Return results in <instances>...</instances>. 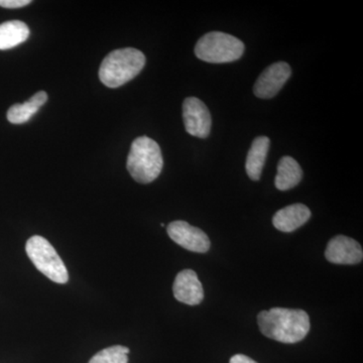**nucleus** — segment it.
Masks as SVG:
<instances>
[{
    "instance_id": "1",
    "label": "nucleus",
    "mask_w": 363,
    "mask_h": 363,
    "mask_svg": "<svg viewBox=\"0 0 363 363\" xmlns=\"http://www.w3.org/2000/svg\"><path fill=\"white\" fill-rule=\"evenodd\" d=\"M259 330L272 340L281 343H297L310 331V318L303 310L272 308L257 316Z\"/></svg>"
},
{
    "instance_id": "11",
    "label": "nucleus",
    "mask_w": 363,
    "mask_h": 363,
    "mask_svg": "<svg viewBox=\"0 0 363 363\" xmlns=\"http://www.w3.org/2000/svg\"><path fill=\"white\" fill-rule=\"evenodd\" d=\"M311 218V211L304 204H293L279 210L272 223L281 233H293Z\"/></svg>"
},
{
    "instance_id": "9",
    "label": "nucleus",
    "mask_w": 363,
    "mask_h": 363,
    "mask_svg": "<svg viewBox=\"0 0 363 363\" xmlns=\"http://www.w3.org/2000/svg\"><path fill=\"white\" fill-rule=\"evenodd\" d=\"M325 257L335 264H357L362 262V245L347 236L338 235L332 238L325 250Z\"/></svg>"
},
{
    "instance_id": "14",
    "label": "nucleus",
    "mask_w": 363,
    "mask_h": 363,
    "mask_svg": "<svg viewBox=\"0 0 363 363\" xmlns=\"http://www.w3.org/2000/svg\"><path fill=\"white\" fill-rule=\"evenodd\" d=\"M48 101V94L45 91H40L23 104H14L7 111V121L13 124L28 123L43 105Z\"/></svg>"
},
{
    "instance_id": "7",
    "label": "nucleus",
    "mask_w": 363,
    "mask_h": 363,
    "mask_svg": "<svg viewBox=\"0 0 363 363\" xmlns=\"http://www.w3.org/2000/svg\"><path fill=\"white\" fill-rule=\"evenodd\" d=\"M167 230L172 240L190 252L205 253L211 245L207 234L201 229L190 225L188 222H171Z\"/></svg>"
},
{
    "instance_id": "4",
    "label": "nucleus",
    "mask_w": 363,
    "mask_h": 363,
    "mask_svg": "<svg viewBox=\"0 0 363 363\" xmlns=\"http://www.w3.org/2000/svg\"><path fill=\"white\" fill-rule=\"evenodd\" d=\"M243 52L245 44L240 39L222 32L206 33L195 47L196 57L207 63H230L240 59Z\"/></svg>"
},
{
    "instance_id": "6",
    "label": "nucleus",
    "mask_w": 363,
    "mask_h": 363,
    "mask_svg": "<svg viewBox=\"0 0 363 363\" xmlns=\"http://www.w3.org/2000/svg\"><path fill=\"white\" fill-rule=\"evenodd\" d=\"M183 119L189 135L199 138H206L210 135L211 114L204 102L198 98H186L183 104Z\"/></svg>"
},
{
    "instance_id": "5",
    "label": "nucleus",
    "mask_w": 363,
    "mask_h": 363,
    "mask_svg": "<svg viewBox=\"0 0 363 363\" xmlns=\"http://www.w3.org/2000/svg\"><path fill=\"white\" fill-rule=\"evenodd\" d=\"M26 252L33 266L48 279L55 283H68L69 274L65 264L45 238L40 235L32 236L26 241Z\"/></svg>"
},
{
    "instance_id": "2",
    "label": "nucleus",
    "mask_w": 363,
    "mask_h": 363,
    "mask_svg": "<svg viewBox=\"0 0 363 363\" xmlns=\"http://www.w3.org/2000/svg\"><path fill=\"white\" fill-rule=\"evenodd\" d=\"M145 65V55L135 48L116 50L102 61L99 69L100 81L106 87H121L135 78Z\"/></svg>"
},
{
    "instance_id": "16",
    "label": "nucleus",
    "mask_w": 363,
    "mask_h": 363,
    "mask_svg": "<svg viewBox=\"0 0 363 363\" xmlns=\"http://www.w3.org/2000/svg\"><path fill=\"white\" fill-rule=\"evenodd\" d=\"M130 348L123 345H114L99 351L88 363H128Z\"/></svg>"
},
{
    "instance_id": "17",
    "label": "nucleus",
    "mask_w": 363,
    "mask_h": 363,
    "mask_svg": "<svg viewBox=\"0 0 363 363\" xmlns=\"http://www.w3.org/2000/svg\"><path fill=\"white\" fill-rule=\"evenodd\" d=\"M32 4L30 0H0V6L4 9H21Z\"/></svg>"
},
{
    "instance_id": "12",
    "label": "nucleus",
    "mask_w": 363,
    "mask_h": 363,
    "mask_svg": "<svg viewBox=\"0 0 363 363\" xmlns=\"http://www.w3.org/2000/svg\"><path fill=\"white\" fill-rule=\"evenodd\" d=\"M269 145L271 140L267 136H259L253 140L245 162V171L252 181H259L262 176Z\"/></svg>"
},
{
    "instance_id": "10",
    "label": "nucleus",
    "mask_w": 363,
    "mask_h": 363,
    "mask_svg": "<svg viewBox=\"0 0 363 363\" xmlns=\"http://www.w3.org/2000/svg\"><path fill=\"white\" fill-rule=\"evenodd\" d=\"M173 293L179 302L186 305H199L204 298L201 281L192 269H184L177 274Z\"/></svg>"
},
{
    "instance_id": "3",
    "label": "nucleus",
    "mask_w": 363,
    "mask_h": 363,
    "mask_svg": "<svg viewBox=\"0 0 363 363\" xmlns=\"http://www.w3.org/2000/svg\"><path fill=\"white\" fill-rule=\"evenodd\" d=\"M162 167L164 159L157 142L149 136H140L133 140L126 168L138 183H152L161 174Z\"/></svg>"
},
{
    "instance_id": "8",
    "label": "nucleus",
    "mask_w": 363,
    "mask_h": 363,
    "mask_svg": "<svg viewBox=\"0 0 363 363\" xmlns=\"http://www.w3.org/2000/svg\"><path fill=\"white\" fill-rule=\"evenodd\" d=\"M291 74L292 69L286 62H278L267 67L253 86L255 96L262 99L276 96L290 78Z\"/></svg>"
},
{
    "instance_id": "13",
    "label": "nucleus",
    "mask_w": 363,
    "mask_h": 363,
    "mask_svg": "<svg viewBox=\"0 0 363 363\" xmlns=\"http://www.w3.org/2000/svg\"><path fill=\"white\" fill-rule=\"evenodd\" d=\"M303 178V169L292 157H283L279 160L278 174L274 179V185L281 191H288L298 185Z\"/></svg>"
},
{
    "instance_id": "15",
    "label": "nucleus",
    "mask_w": 363,
    "mask_h": 363,
    "mask_svg": "<svg viewBox=\"0 0 363 363\" xmlns=\"http://www.w3.org/2000/svg\"><path fill=\"white\" fill-rule=\"evenodd\" d=\"M30 37V28L21 21H9L0 25V50L13 49Z\"/></svg>"
},
{
    "instance_id": "18",
    "label": "nucleus",
    "mask_w": 363,
    "mask_h": 363,
    "mask_svg": "<svg viewBox=\"0 0 363 363\" xmlns=\"http://www.w3.org/2000/svg\"><path fill=\"white\" fill-rule=\"evenodd\" d=\"M229 363H257L252 358L243 354H235L229 360Z\"/></svg>"
}]
</instances>
